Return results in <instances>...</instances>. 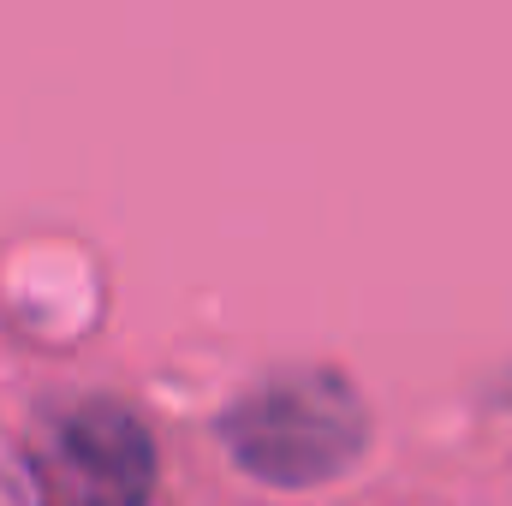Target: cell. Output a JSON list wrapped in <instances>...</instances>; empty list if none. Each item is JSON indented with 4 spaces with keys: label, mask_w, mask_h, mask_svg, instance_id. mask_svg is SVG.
I'll list each match as a JSON object with an SVG mask.
<instances>
[{
    "label": "cell",
    "mask_w": 512,
    "mask_h": 506,
    "mask_svg": "<svg viewBox=\"0 0 512 506\" xmlns=\"http://www.w3.org/2000/svg\"><path fill=\"white\" fill-rule=\"evenodd\" d=\"M36 465L48 506H149L155 489L149 429L108 399L66 411L48 429Z\"/></svg>",
    "instance_id": "7a4b0ae2"
},
{
    "label": "cell",
    "mask_w": 512,
    "mask_h": 506,
    "mask_svg": "<svg viewBox=\"0 0 512 506\" xmlns=\"http://www.w3.org/2000/svg\"><path fill=\"white\" fill-rule=\"evenodd\" d=\"M227 447L262 483H322L364 447V411L340 376H280L227 417Z\"/></svg>",
    "instance_id": "6da1fadb"
}]
</instances>
